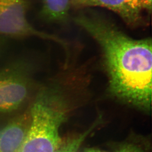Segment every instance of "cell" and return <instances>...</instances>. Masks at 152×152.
Segmentation results:
<instances>
[{"label":"cell","mask_w":152,"mask_h":152,"mask_svg":"<svg viewBox=\"0 0 152 152\" xmlns=\"http://www.w3.org/2000/svg\"><path fill=\"white\" fill-rule=\"evenodd\" d=\"M75 22L101 46L112 93L144 110L152 100V42L134 40L109 21L94 14H81Z\"/></svg>","instance_id":"1"},{"label":"cell","mask_w":152,"mask_h":152,"mask_svg":"<svg viewBox=\"0 0 152 152\" xmlns=\"http://www.w3.org/2000/svg\"><path fill=\"white\" fill-rule=\"evenodd\" d=\"M27 134L16 152H54L62 142L60 129L66 112L50 91H37L30 107Z\"/></svg>","instance_id":"2"},{"label":"cell","mask_w":152,"mask_h":152,"mask_svg":"<svg viewBox=\"0 0 152 152\" xmlns=\"http://www.w3.org/2000/svg\"><path fill=\"white\" fill-rule=\"evenodd\" d=\"M37 91L30 60L19 58L0 68V117L20 114L30 106Z\"/></svg>","instance_id":"3"},{"label":"cell","mask_w":152,"mask_h":152,"mask_svg":"<svg viewBox=\"0 0 152 152\" xmlns=\"http://www.w3.org/2000/svg\"><path fill=\"white\" fill-rule=\"evenodd\" d=\"M31 0H0V36L14 39L36 37L56 40L34 27L28 20Z\"/></svg>","instance_id":"4"},{"label":"cell","mask_w":152,"mask_h":152,"mask_svg":"<svg viewBox=\"0 0 152 152\" xmlns=\"http://www.w3.org/2000/svg\"><path fill=\"white\" fill-rule=\"evenodd\" d=\"M71 7L81 9L104 7L116 13L127 24L137 27L143 22L142 10L137 0H70Z\"/></svg>","instance_id":"5"},{"label":"cell","mask_w":152,"mask_h":152,"mask_svg":"<svg viewBox=\"0 0 152 152\" xmlns=\"http://www.w3.org/2000/svg\"><path fill=\"white\" fill-rule=\"evenodd\" d=\"M29 107L0 129V152H16L20 147L30 123Z\"/></svg>","instance_id":"6"},{"label":"cell","mask_w":152,"mask_h":152,"mask_svg":"<svg viewBox=\"0 0 152 152\" xmlns=\"http://www.w3.org/2000/svg\"><path fill=\"white\" fill-rule=\"evenodd\" d=\"M40 15L50 21L66 20L71 7L70 0H42Z\"/></svg>","instance_id":"7"},{"label":"cell","mask_w":152,"mask_h":152,"mask_svg":"<svg viewBox=\"0 0 152 152\" xmlns=\"http://www.w3.org/2000/svg\"><path fill=\"white\" fill-rule=\"evenodd\" d=\"M99 123L97 121L84 132L62 139L60 144L54 152H78L80 147Z\"/></svg>","instance_id":"8"},{"label":"cell","mask_w":152,"mask_h":152,"mask_svg":"<svg viewBox=\"0 0 152 152\" xmlns=\"http://www.w3.org/2000/svg\"><path fill=\"white\" fill-rule=\"evenodd\" d=\"M148 139L140 137H132L119 143L114 152H151Z\"/></svg>","instance_id":"9"},{"label":"cell","mask_w":152,"mask_h":152,"mask_svg":"<svg viewBox=\"0 0 152 152\" xmlns=\"http://www.w3.org/2000/svg\"><path fill=\"white\" fill-rule=\"evenodd\" d=\"M142 10H145L148 13L152 10V0H137Z\"/></svg>","instance_id":"10"},{"label":"cell","mask_w":152,"mask_h":152,"mask_svg":"<svg viewBox=\"0 0 152 152\" xmlns=\"http://www.w3.org/2000/svg\"><path fill=\"white\" fill-rule=\"evenodd\" d=\"M83 152H106L95 148H87L84 149Z\"/></svg>","instance_id":"11"}]
</instances>
